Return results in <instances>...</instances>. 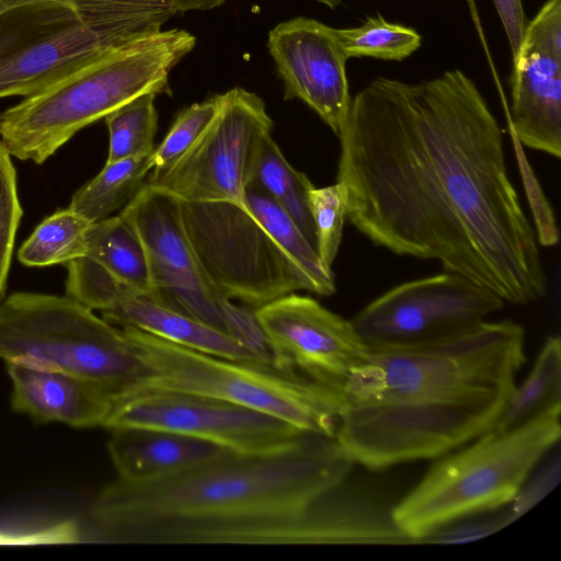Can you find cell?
Segmentation results:
<instances>
[{
  "label": "cell",
  "mask_w": 561,
  "mask_h": 561,
  "mask_svg": "<svg viewBox=\"0 0 561 561\" xmlns=\"http://www.w3.org/2000/svg\"><path fill=\"white\" fill-rule=\"evenodd\" d=\"M339 138L346 220L374 244L437 261L515 306L546 295L503 130L462 70L375 78L352 98Z\"/></svg>",
  "instance_id": "cell-1"
},
{
  "label": "cell",
  "mask_w": 561,
  "mask_h": 561,
  "mask_svg": "<svg viewBox=\"0 0 561 561\" xmlns=\"http://www.w3.org/2000/svg\"><path fill=\"white\" fill-rule=\"evenodd\" d=\"M354 463L334 437L308 433L280 453L228 451L154 481L116 479L88 519L108 542L345 545L353 525L337 490Z\"/></svg>",
  "instance_id": "cell-2"
},
{
  "label": "cell",
  "mask_w": 561,
  "mask_h": 561,
  "mask_svg": "<svg viewBox=\"0 0 561 561\" xmlns=\"http://www.w3.org/2000/svg\"><path fill=\"white\" fill-rule=\"evenodd\" d=\"M196 45L186 30H159L115 47L0 112V140L42 164L79 130L146 94H171V71Z\"/></svg>",
  "instance_id": "cell-3"
},
{
  "label": "cell",
  "mask_w": 561,
  "mask_h": 561,
  "mask_svg": "<svg viewBox=\"0 0 561 561\" xmlns=\"http://www.w3.org/2000/svg\"><path fill=\"white\" fill-rule=\"evenodd\" d=\"M176 14L169 0H0V98L37 92Z\"/></svg>",
  "instance_id": "cell-4"
},
{
  "label": "cell",
  "mask_w": 561,
  "mask_h": 561,
  "mask_svg": "<svg viewBox=\"0 0 561 561\" xmlns=\"http://www.w3.org/2000/svg\"><path fill=\"white\" fill-rule=\"evenodd\" d=\"M560 412L510 432L490 428L471 445L436 462L390 511L414 543L451 522L507 505L559 442Z\"/></svg>",
  "instance_id": "cell-5"
},
{
  "label": "cell",
  "mask_w": 561,
  "mask_h": 561,
  "mask_svg": "<svg viewBox=\"0 0 561 561\" xmlns=\"http://www.w3.org/2000/svg\"><path fill=\"white\" fill-rule=\"evenodd\" d=\"M147 375L130 387L209 396L273 415L302 432L334 437L343 393L272 366L231 360L119 327Z\"/></svg>",
  "instance_id": "cell-6"
},
{
  "label": "cell",
  "mask_w": 561,
  "mask_h": 561,
  "mask_svg": "<svg viewBox=\"0 0 561 561\" xmlns=\"http://www.w3.org/2000/svg\"><path fill=\"white\" fill-rule=\"evenodd\" d=\"M0 358L75 376L114 400L147 375L121 328L66 295L16 291L4 297Z\"/></svg>",
  "instance_id": "cell-7"
},
{
  "label": "cell",
  "mask_w": 561,
  "mask_h": 561,
  "mask_svg": "<svg viewBox=\"0 0 561 561\" xmlns=\"http://www.w3.org/2000/svg\"><path fill=\"white\" fill-rule=\"evenodd\" d=\"M525 360L524 328L485 320L432 344L369 352L342 393L356 402L513 389Z\"/></svg>",
  "instance_id": "cell-8"
},
{
  "label": "cell",
  "mask_w": 561,
  "mask_h": 561,
  "mask_svg": "<svg viewBox=\"0 0 561 561\" xmlns=\"http://www.w3.org/2000/svg\"><path fill=\"white\" fill-rule=\"evenodd\" d=\"M512 390L345 401L334 438L370 470L440 457L489 431Z\"/></svg>",
  "instance_id": "cell-9"
},
{
  "label": "cell",
  "mask_w": 561,
  "mask_h": 561,
  "mask_svg": "<svg viewBox=\"0 0 561 561\" xmlns=\"http://www.w3.org/2000/svg\"><path fill=\"white\" fill-rule=\"evenodd\" d=\"M199 265L216 293L257 309L312 287L248 206L230 201H181Z\"/></svg>",
  "instance_id": "cell-10"
},
{
  "label": "cell",
  "mask_w": 561,
  "mask_h": 561,
  "mask_svg": "<svg viewBox=\"0 0 561 561\" xmlns=\"http://www.w3.org/2000/svg\"><path fill=\"white\" fill-rule=\"evenodd\" d=\"M503 306L489 288L445 271L393 286L351 321L368 351L379 352L442 341L485 321Z\"/></svg>",
  "instance_id": "cell-11"
},
{
  "label": "cell",
  "mask_w": 561,
  "mask_h": 561,
  "mask_svg": "<svg viewBox=\"0 0 561 561\" xmlns=\"http://www.w3.org/2000/svg\"><path fill=\"white\" fill-rule=\"evenodd\" d=\"M272 128L261 96L232 88L221 93L217 115L193 146L171 167L151 172L147 183L180 201L245 205V190Z\"/></svg>",
  "instance_id": "cell-12"
},
{
  "label": "cell",
  "mask_w": 561,
  "mask_h": 561,
  "mask_svg": "<svg viewBox=\"0 0 561 561\" xmlns=\"http://www.w3.org/2000/svg\"><path fill=\"white\" fill-rule=\"evenodd\" d=\"M154 427L188 435L239 455H268L299 444L307 432L273 415L209 396L129 387L103 425Z\"/></svg>",
  "instance_id": "cell-13"
},
{
  "label": "cell",
  "mask_w": 561,
  "mask_h": 561,
  "mask_svg": "<svg viewBox=\"0 0 561 561\" xmlns=\"http://www.w3.org/2000/svg\"><path fill=\"white\" fill-rule=\"evenodd\" d=\"M119 215L135 229L145 248L152 288L149 296L226 333L220 295L199 265L184 225L181 201L146 182Z\"/></svg>",
  "instance_id": "cell-14"
},
{
  "label": "cell",
  "mask_w": 561,
  "mask_h": 561,
  "mask_svg": "<svg viewBox=\"0 0 561 561\" xmlns=\"http://www.w3.org/2000/svg\"><path fill=\"white\" fill-rule=\"evenodd\" d=\"M267 336L273 367L342 392L346 378L369 354L351 320L318 300L295 293L257 309Z\"/></svg>",
  "instance_id": "cell-15"
},
{
  "label": "cell",
  "mask_w": 561,
  "mask_h": 561,
  "mask_svg": "<svg viewBox=\"0 0 561 561\" xmlns=\"http://www.w3.org/2000/svg\"><path fill=\"white\" fill-rule=\"evenodd\" d=\"M65 289L66 296L116 327H134L211 356L264 365L225 332L133 289L88 257L67 264Z\"/></svg>",
  "instance_id": "cell-16"
},
{
  "label": "cell",
  "mask_w": 561,
  "mask_h": 561,
  "mask_svg": "<svg viewBox=\"0 0 561 561\" xmlns=\"http://www.w3.org/2000/svg\"><path fill=\"white\" fill-rule=\"evenodd\" d=\"M267 49L284 83V99L306 103L339 137L352 98L347 57L335 28L314 19L293 18L268 32Z\"/></svg>",
  "instance_id": "cell-17"
},
{
  "label": "cell",
  "mask_w": 561,
  "mask_h": 561,
  "mask_svg": "<svg viewBox=\"0 0 561 561\" xmlns=\"http://www.w3.org/2000/svg\"><path fill=\"white\" fill-rule=\"evenodd\" d=\"M511 134L525 147L561 156V57L520 44L511 75Z\"/></svg>",
  "instance_id": "cell-18"
},
{
  "label": "cell",
  "mask_w": 561,
  "mask_h": 561,
  "mask_svg": "<svg viewBox=\"0 0 561 561\" xmlns=\"http://www.w3.org/2000/svg\"><path fill=\"white\" fill-rule=\"evenodd\" d=\"M12 382L11 407L39 423L103 427L114 402L103 388L75 376L5 362Z\"/></svg>",
  "instance_id": "cell-19"
},
{
  "label": "cell",
  "mask_w": 561,
  "mask_h": 561,
  "mask_svg": "<svg viewBox=\"0 0 561 561\" xmlns=\"http://www.w3.org/2000/svg\"><path fill=\"white\" fill-rule=\"evenodd\" d=\"M110 431L107 450L117 479L130 483L162 479L230 451L162 428L130 426Z\"/></svg>",
  "instance_id": "cell-20"
},
{
  "label": "cell",
  "mask_w": 561,
  "mask_h": 561,
  "mask_svg": "<svg viewBox=\"0 0 561 561\" xmlns=\"http://www.w3.org/2000/svg\"><path fill=\"white\" fill-rule=\"evenodd\" d=\"M561 411V340L549 336L519 385L508 394L492 430L510 432L550 412Z\"/></svg>",
  "instance_id": "cell-21"
},
{
  "label": "cell",
  "mask_w": 561,
  "mask_h": 561,
  "mask_svg": "<svg viewBox=\"0 0 561 561\" xmlns=\"http://www.w3.org/2000/svg\"><path fill=\"white\" fill-rule=\"evenodd\" d=\"M85 257L133 289L151 295L145 248L135 229L121 215L91 224L87 232Z\"/></svg>",
  "instance_id": "cell-22"
},
{
  "label": "cell",
  "mask_w": 561,
  "mask_h": 561,
  "mask_svg": "<svg viewBox=\"0 0 561 561\" xmlns=\"http://www.w3.org/2000/svg\"><path fill=\"white\" fill-rule=\"evenodd\" d=\"M248 186L259 188L276 202L317 250L316 232L308 204V193L314 185L305 173L288 163L271 135L263 141Z\"/></svg>",
  "instance_id": "cell-23"
},
{
  "label": "cell",
  "mask_w": 561,
  "mask_h": 561,
  "mask_svg": "<svg viewBox=\"0 0 561 561\" xmlns=\"http://www.w3.org/2000/svg\"><path fill=\"white\" fill-rule=\"evenodd\" d=\"M152 171V152L106 162L103 169L71 197L68 208L90 222L100 221L123 209Z\"/></svg>",
  "instance_id": "cell-24"
},
{
  "label": "cell",
  "mask_w": 561,
  "mask_h": 561,
  "mask_svg": "<svg viewBox=\"0 0 561 561\" xmlns=\"http://www.w3.org/2000/svg\"><path fill=\"white\" fill-rule=\"evenodd\" d=\"M245 205L304 273L311 284L312 293L320 296L332 295L335 291L333 271L323 267L317 250L288 214L268 195L253 186H248L245 190Z\"/></svg>",
  "instance_id": "cell-25"
},
{
  "label": "cell",
  "mask_w": 561,
  "mask_h": 561,
  "mask_svg": "<svg viewBox=\"0 0 561 561\" xmlns=\"http://www.w3.org/2000/svg\"><path fill=\"white\" fill-rule=\"evenodd\" d=\"M91 224L70 208L57 210L22 243L18 260L28 267H46L85 257Z\"/></svg>",
  "instance_id": "cell-26"
},
{
  "label": "cell",
  "mask_w": 561,
  "mask_h": 561,
  "mask_svg": "<svg viewBox=\"0 0 561 561\" xmlns=\"http://www.w3.org/2000/svg\"><path fill=\"white\" fill-rule=\"evenodd\" d=\"M335 33L347 59L371 57L401 61L422 45V36L414 28L391 23L379 14L355 27L335 28Z\"/></svg>",
  "instance_id": "cell-27"
},
{
  "label": "cell",
  "mask_w": 561,
  "mask_h": 561,
  "mask_svg": "<svg viewBox=\"0 0 561 561\" xmlns=\"http://www.w3.org/2000/svg\"><path fill=\"white\" fill-rule=\"evenodd\" d=\"M156 94L146 93L104 117L108 130L106 162L149 154L158 128Z\"/></svg>",
  "instance_id": "cell-28"
},
{
  "label": "cell",
  "mask_w": 561,
  "mask_h": 561,
  "mask_svg": "<svg viewBox=\"0 0 561 561\" xmlns=\"http://www.w3.org/2000/svg\"><path fill=\"white\" fill-rule=\"evenodd\" d=\"M308 204L318 256L323 267L332 271L346 220V193L343 183L336 181L324 187L313 186L308 193Z\"/></svg>",
  "instance_id": "cell-29"
},
{
  "label": "cell",
  "mask_w": 561,
  "mask_h": 561,
  "mask_svg": "<svg viewBox=\"0 0 561 561\" xmlns=\"http://www.w3.org/2000/svg\"><path fill=\"white\" fill-rule=\"evenodd\" d=\"M221 105V94L194 103L179 113L162 142L152 151V171L171 167L210 125Z\"/></svg>",
  "instance_id": "cell-30"
},
{
  "label": "cell",
  "mask_w": 561,
  "mask_h": 561,
  "mask_svg": "<svg viewBox=\"0 0 561 561\" xmlns=\"http://www.w3.org/2000/svg\"><path fill=\"white\" fill-rule=\"evenodd\" d=\"M23 209L12 156L0 140V301L5 297L15 238Z\"/></svg>",
  "instance_id": "cell-31"
},
{
  "label": "cell",
  "mask_w": 561,
  "mask_h": 561,
  "mask_svg": "<svg viewBox=\"0 0 561 561\" xmlns=\"http://www.w3.org/2000/svg\"><path fill=\"white\" fill-rule=\"evenodd\" d=\"M219 305L226 333L261 363L273 367L270 343L255 314V309L245 305H236L222 296L219 297Z\"/></svg>",
  "instance_id": "cell-32"
},
{
  "label": "cell",
  "mask_w": 561,
  "mask_h": 561,
  "mask_svg": "<svg viewBox=\"0 0 561 561\" xmlns=\"http://www.w3.org/2000/svg\"><path fill=\"white\" fill-rule=\"evenodd\" d=\"M512 524L507 512L494 517L466 519L461 518L427 534L421 543L456 545L467 543L490 536Z\"/></svg>",
  "instance_id": "cell-33"
},
{
  "label": "cell",
  "mask_w": 561,
  "mask_h": 561,
  "mask_svg": "<svg viewBox=\"0 0 561 561\" xmlns=\"http://www.w3.org/2000/svg\"><path fill=\"white\" fill-rule=\"evenodd\" d=\"M520 44L561 57V0H547L535 16L526 21Z\"/></svg>",
  "instance_id": "cell-34"
},
{
  "label": "cell",
  "mask_w": 561,
  "mask_h": 561,
  "mask_svg": "<svg viewBox=\"0 0 561 561\" xmlns=\"http://www.w3.org/2000/svg\"><path fill=\"white\" fill-rule=\"evenodd\" d=\"M560 456L534 469L506 511L511 523L522 517L554 489L560 479Z\"/></svg>",
  "instance_id": "cell-35"
},
{
  "label": "cell",
  "mask_w": 561,
  "mask_h": 561,
  "mask_svg": "<svg viewBox=\"0 0 561 561\" xmlns=\"http://www.w3.org/2000/svg\"><path fill=\"white\" fill-rule=\"evenodd\" d=\"M514 55L520 44L526 18L522 0H492Z\"/></svg>",
  "instance_id": "cell-36"
},
{
  "label": "cell",
  "mask_w": 561,
  "mask_h": 561,
  "mask_svg": "<svg viewBox=\"0 0 561 561\" xmlns=\"http://www.w3.org/2000/svg\"><path fill=\"white\" fill-rule=\"evenodd\" d=\"M178 13L208 11L222 5L227 0H169Z\"/></svg>",
  "instance_id": "cell-37"
},
{
  "label": "cell",
  "mask_w": 561,
  "mask_h": 561,
  "mask_svg": "<svg viewBox=\"0 0 561 561\" xmlns=\"http://www.w3.org/2000/svg\"><path fill=\"white\" fill-rule=\"evenodd\" d=\"M324 5H327L328 8L334 10L336 9L340 4H341V0H316Z\"/></svg>",
  "instance_id": "cell-38"
}]
</instances>
